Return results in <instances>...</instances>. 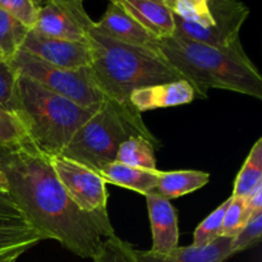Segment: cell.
I'll return each instance as SVG.
<instances>
[{
    "instance_id": "cell-1",
    "label": "cell",
    "mask_w": 262,
    "mask_h": 262,
    "mask_svg": "<svg viewBox=\"0 0 262 262\" xmlns=\"http://www.w3.org/2000/svg\"><path fill=\"white\" fill-rule=\"evenodd\" d=\"M0 169L8 194L23 219L40 233L82 258H94L106 238L115 235L109 216L84 212L56 177L50 159L26 141L0 150Z\"/></svg>"
},
{
    "instance_id": "cell-2",
    "label": "cell",
    "mask_w": 262,
    "mask_h": 262,
    "mask_svg": "<svg viewBox=\"0 0 262 262\" xmlns=\"http://www.w3.org/2000/svg\"><path fill=\"white\" fill-rule=\"evenodd\" d=\"M166 63L206 99L211 89L262 99V77L245 49H220L173 35L159 40Z\"/></svg>"
},
{
    "instance_id": "cell-3",
    "label": "cell",
    "mask_w": 262,
    "mask_h": 262,
    "mask_svg": "<svg viewBox=\"0 0 262 262\" xmlns=\"http://www.w3.org/2000/svg\"><path fill=\"white\" fill-rule=\"evenodd\" d=\"M91 63L89 73L106 99L129 104L136 90L182 81L160 53L125 45L90 28L87 35Z\"/></svg>"
},
{
    "instance_id": "cell-4",
    "label": "cell",
    "mask_w": 262,
    "mask_h": 262,
    "mask_svg": "<svg viewBox=\"0 0 262 262\" xmlns=\"http://www.w3.org/2000/svg\"><path fill=\"white\" fill-rule=\"evenodd\" d=\"M97 107L81 106L18 74L15 115L31 145L48 158L60 155Z\"/></svg>"
},
{
    "instance_id": "cell-5",
    "label": "cell",
    "mask_w": 262,
    "mask_h": 262,
    "mask_svg": "<svg viewBox=\"0 0 262 262\" xmlns=\"http://www.w3.org/2000/svg\"><path fill=\"white\" fill-rule=\"evenodd\" d=\"M129 137H143L155 147L161 146L132 105L105 99L77 129L60 155L100 174L104 166L114 163L120 145Z\"/></svg>"
},
{
    "instance_id": "cell-6",
    "label": "cell",
    "mask_w": 262,
    "mask_h": 262,
    "mask_svg": "<svg viewBox=\"0 0 262 262\" xmlns=\"http://www.w3.org/2000/svg\"><path fill=\"white\" fill-rule=\"evenodd\" d=\"M174 35L220 49H243L239 33L250 8L234 0H165Z\"/></svg>"
},
{
    "instance_id": "cell-7",
    "label": "cell",
    "mask_w": 262,
    "mask_h": 262,
    "mask_svg": "<svg viewBox=\"0 0 262 262\" xmlns=\"http://www.w3.org/2000/svg\"><path fill=\"white\" fill-rule=\"evenodd\" d=\"M8 61L17 74L27 77L49 91L83 107L95 109L106 99L95 86L89 68H59L20 50Z\"/></svg>"
},
{
    "instance_id": "cell-8",
    "label": "cell",
    "mask_w": 262,
    "mask_h": 262,
    "mask_svg": "<svg viewBox=\"0 0 262 262\" xmlns=\"http://www.w3.org/2000/svg\"><path fill=\"white\" fill-rule=\"evenodd\" d=\"M49 159L61 186L82 211L109 216L106 182L100 174L61 155Z\"/></svg>"
},
{
    "instance_id": "cell-9",
    "label": "cell",
    "mask_w": 262,
    "mask_h": 262,
    "mask_svg": "<svg viewBox=\"0 0 262 262\" xmlns=\"http://www.w3.org/2000/svg\"><path fill=\"white\" fill-rule=\"evenodd\" d=\"M33 31L60 40L86 42L94 20L78 0H50L40 3Z\"/></svg>"
},
{
    "instance_id": "cell-10",
    "label": "cell",
    "mask_w": 262,
    "mask_h": 262,
    "mask_svg": "<svg viewBox=\"0 0 262 262\" xmlns=\"http://www.w3.org/2000/svg\"><path fill=\"white\" fill-rule=\"evenodd\" d=\"M20 51L31 54L45 63L64 69L89 68L91 63V50L89 41L60 40L30 31L23 41Z\"/></svg>"
},
{
    "instance_id": "cell-11",
    "label": "cell",
    "mask_w": 262,
    "mask_h": 262,
    "mask_svg": "<svg viewBox=\"0 0 262 262\" xmlns=\"http://www.w3.org/2000/svg\"><path fill=\"white\" fill-rule=\"evenodd\" d=\"M92 27L101 35L118 42L160 53L158 38L130 17L117 0L109 3L102 17L99 20H94Z\"/></svg>"
},
{
    "instance_id": "cell-12",
    "label": "cell",
    "mask_w": 262,
    "mask_h": 262,
    "mask_svg": "<svg viewBox=\"0 0 262 262\" xmlns=\"http://www.w3.org/2000/svg\"><path fill=\"white\" fill-rule=\"evenodd\" d=\"M148 220L152 233V246L150 251L168 253L179 247L178 215L170 201L156 192L146 194Z\"/></svg>"
},
{
    "instance_id": "cell-13",
    "label": "cell",
    "mask_w": 262,
    "mask_h": 262,
    "mask_svg": "<svg viewBox=\"0 0 262 262\" xmlns=\"http://www.w3.org/2000/svg\"><path fill=\"white\" fill-rule=\"evenodd\" d=\"M196 97V91L191 83L182 79L136 90L130 94L129 104L142 114L148 110L191 104Z\"/></svg>"
},
{
    "instance_id": "cell-14",
    "label": "cell",
    "mask_w": 262,
    "mask_h": 262,
    "mask_svg": "<svg viewBox=\"0 0 262 262\" xmlns=\"http://www.w3.org/2000/svg\"><path fill=\"white\" fill-rule=\"evenodd\" d=\"M233 238L220 237L204 247H177L168 253H158L152 251H142L135 248L137 262H225L233 255Z\"/></svg>"
},
{
    "instance_id": "cell-15",
    "label": "cell",
    "mask_w": 262,
    "mask_h": 262,
    "mask_svg": "<svg viewBox=\"0 0 262 262\" xmlns=\"http://www.w3.org/2000/svg\"><path fill=\"white\" fill-rule=\"evenodd\" d=\"M120 7L135 18L158 40L168 38L176 32V22L165 0H117Z\"/></svg>"
},
{
    "instance_id": "cell-16",
    "label": "cell",
    "mask_w": 262,
    "mask_h": 262,
    "mask_svg": "<svg viewBox=\"0 0 262 262\" xmlns=\"http://www.w3.org/2000/svg\"><path fill=\"white\" fill-rule=\"evenodd\" d=\"M41 241L40 233L22 216L0 217V262H17Z\"/></svg>"
},
{
    "instance_id": "cell-17",
    "label": "cell",
    "mask_w": 262,
    "mask_h": 262,
    "mask_svg": "<svg viewBox=\"0 0 262 262\" xmlns=\"http://www.w3.org/2000/svg\"><path fill=\"white\" fill-rule=\"evenodd\" d=\"M159 170H145V169L132 168L114 161L101 169L100 176L104 181L114 186L132 189L138 193L146 194L156 192L159 181Z\"/></svg>"
},
{
    "instance_id": "cell-18",
    "label": "cell",
    "mask_w": 262,
    "mask_h": 262,
    "mask_svg": "<svg viewBox=\"0 0 262 262\" xmlns=\"http://www.w3.org/2000/svg\"><path fill=\"white\" fill-rule=\"evenodd\" d=\"M209 181L210 174L201 170L160 171L156 193L170 201L202 188Z\"/></svg>"
},
{
    "instance_id": "cell-19",
    "label": "cell",
    "mask_w": 262,
    "mask_h": 262,
    "mask_svg": "<svg viewBox=\"0 0 262 262\" xmlns=\"http://www.w3.org/2000/svg\"><path fill=\"white\" fill-rule=\"evenodd\" d=\"M260 186H262V138L256 141L241 168L235 178L232 197L247 199Z\"/></svg>"
},
{
    "instance_id": "cell-20",
    "label": "cell",
    "mask_w": 262,
    "mask_h": 262,
    "mask_svg": "<svg viewBox=\"0 0 262 262\" xmlns=\"http://www.w3.org/2000/svg\"><path fill=\"white\" fill-rule=\"evenodd\" d=\"M155 146L143 137H129L120 145L115 161L145 170L156 169Z\"/></svg>"
},
{
    "instance_id": "cell-21",
    "label": "cell",
    "mask_w": 262,
    "mask_h": 262,
    "mask_svg": "<svg viewBox=\"0 0 262 262\" xmlns=\"http://www.w3.org/2000/svg\"><path fill=\"white\" fill-rule=\"evenodd\" d=\"M30 31L0 8V53L5 60H10L19 51Z\"/></svg>"
},
{
    "instance_id": "cell-22",
    "label": "cell",
    "mask_w": 262,
    "mask_h": 262,
    "mask_svg": "<svg viewBox=\"0 0 262 262\" xmlns=\"http://www.w3.org/2000/svg\"><path fill=\"white\" fill-rule=\"evenodd\" d=\"M230 201H232V196L223 202L222 205L216 207L204 222L199 224L193 233V243L192 246L194 247H204V246L210 245L217 238L222 237V227L223 220H224L225 211H227L228 206H229Z\"/></svg>"
},
{
    "instance_id": "cell-23",
    "label": "cell",
    "mask_w": 262,
    "mask_h": 262,
    "mask_svg": "<svg viewBox=\"0 0 262 262\" xmlns=\"http://www.w3.org/2000/svg\"><path fill=\"white\" fill-rule=\"evenodd\" d=\"M27 141L17 115L0 107V150L17 147Z\"/></svg>"
},
{
    "instance_id": "cell-24",
    "label": "cell",
    "mask_w": 262,
    "mask_h": 262,
    "mask_svg": "<svg viewBox=\"0 0 262 262\" xmlns=\"http://www.w3.org/2000/svg\"><path fill=\"white\" fill-rule=\"evenodd\" d=\"M94 262H137L135 257V247L118 235L106 238L101 250L95 256Z\"/></svg>"
},
{
    "instance_id": "cell-25",
    "label": "cell",
    "mask_w": 262,
    "mask_h": 262,
    "mask_svg": "<svg viewBox=\"0 0 262 262\" xmlns=\"http://www.w3.org/2000/svg\"><path fill=\"white\" fill-rule=\"evenodd\" d=\"M17 72L8 60L0 61V107L17 112Z\"/></svg>"
},
{
    "instance_id": "cell-26",
    "label": "cell",
    "mask_w": 262,
    "mask_h": 262,
    "mask_svg": "<svg viewBox=\"0 0 262 262\" xmlns=\"http://www.w3.org/2000/svg\"><path fill=\"white\" fill-rule=\"evenodd\" d=\"M0 8L32 31L37 22L40 5L35 0H0Z\"/></svg>"
},
{
    "instance_id": "cell-27",
    "label": "cell",
    "mask_w": 262,
    "mask_h": 262,
    "mask_svg": "<svg viewBox=\"0 0 262 262\" xmlns=\"http://www.w3.org/2000/svg\"><path fill=\"white\" fill-rule=\"evenodd\" d=\"M262 235V211L256 212L248 219L245 227L233 238L232 251L233 255L242 252L247 248L255 247L261 241Z\"/></svg>"
},
{
    "instance_id": "cell-28",
    "label": "cell",
    "mask_w": 262,
    "mask_h": 262,
    "mask_svg": "<svg viewBox=\"0 0 262 262\" xmlns=\"http://www.w3.org/2000/svg\"><path fill=\"white\" fill-rule=\"evenodd\" d=\"M245 224V199L232 197L223 220L222 237L234 238L242 230Z\"/></svg>"
},
{
    "instance_id": "cell-29",
    "label": "cell",
    "mask_w": 262,
    "mask_h": 262,
    "mask_svg": "<svg viewBox=\"0 0 262 262\" xmlns=\"http://www.w3.org/2000/svg\"><path fill=\"white\" fill-rule=\"evenodd\" d=\"M262 211V186L258 187L251 196L245 199V220L248 222L256 212Z\"/></svg>"
},
{
    "instance_id": "cell-30",
    "label": "cell",
    "mask_w": 262,
    "mask_h": 262,
    "mask_svg": "<svg viewBox=\"0 0 262 262\" xmlns=\"http://www.w3.org/2000/svg\"><path fill=\"white\" fill-rule=\"evenodd\" d=\"M15 216H22V215H20V212L18 211L17 206L13 204L9 194H5L0 192V217H15Z\"/></svg>"
},
{
    "instance_id": "cell-31",
    "label": "cell",
    "mask_w": 262,
    "mask_h": 262,
    "mask_svg": "<svg viewBox=\"0 0 262 262\" xmlns=\"http://www.w3.org/2000/svg\"><path fill=\"white\" fill-rule=\"evenodd\" d=\"M0 192L8 194V181L2 169H0Z\"/></svg>"
},
{
    "instance_id": "cell-32",
    "label": "cell",
    "mask_w": 262,
    "mask_h": 262,
    "mask_svg": "<svg viewBox=\"0 0 262 262\" xmlns=\"http://www.w3.org/2000/svg\"><path fill=\"white\" fill-rule=\"evenodd\" d=\"M3 60H5V58H4V56H3V54L0 53V61H3Z\"/></svg>"
}]
</instances>
